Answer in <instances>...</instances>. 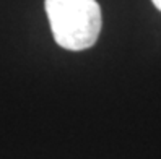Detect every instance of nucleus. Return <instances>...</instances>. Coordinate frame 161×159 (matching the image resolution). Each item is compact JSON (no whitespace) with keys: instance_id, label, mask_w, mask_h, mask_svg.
<instances>
[{"instance_id":"1","label":"nucleus","mask_w":161,"mask_h":159,"mask_svg":"<svg viewBox=\"0 0 161 159\" xmlns=\"http://www.w3.org/2000/svg\"><path fill=\"white\" fill-rule=\"evenodd\" d=\"M55 42L67 50H85L96 44L101 26V7L96 0H44Z\"/></svg>"},{"instance_id":"2","label":"nucleus","mask_w":161,"mask_h":159,"mask_svg":"<svg viewBox=\"0 0 161 159\" xmlns=\"http://www.w3.org/2000/svg\"><path fill=\"white\" fill-rule=\"evenodd\" d=\"M151 2H153V5L158 8V10L161 12V0H151Z\"/></svg>"}]
</instances>
